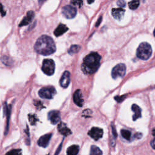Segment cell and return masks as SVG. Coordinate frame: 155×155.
I'll return each instance as SVG.
<instances>
[{"label": "cell", "instance_id": "obj_1", "mask_svg": "<svg viewBox=\"0 0 155 155\" xmlns=\"http://www.w3.org/2000/svg\"><path fill=\"white\" fill-rule=\"evenodd\" d=\"M34 49L38 53L44 56H48L55 52L56 46L50 37L42 35L37 39Z\"/></svg>", "mask_w": 155, "mask_h": 155}, {"label": "cell", "instance_id": "obj_2", "mask_svg": "<svg viewBox=\"0 0 155 155\" xmlns=\"http://www.w3.org/2000/svg\"><path fill=\"white\" fill-rule=\"evenodd\" d=\"M101 57L96 52H92L84 58L81 65L83 72L87 75L95 73L100 66Z\"/></svg>", "mask_w": 155, "mask_h": 155}, {"label": "cell", "instance_id": "obj_3", "mask_svg": "<svg viewBox=\"0 0 155 155\" xmlns=\"http://www.w3.org/2000/svg\"><path fill=\"white\" fill-rule=\"evenodd\" d=\"M152 49L151 46L147 42H142L138 47L136 52L137 57L143 60H148L151 55Z\"/></svg>", "mask_w": 155, "mask_h": 155}, {"label": "cell", "instance_id": "obj_4", "mask_svg": "<svg viewBox=\"0 0 155 155\" xmlns=\"http://www.w3.org/2000/svg\"><path fill=\"white\" fill-rule=\"evenodd\" d=\"M55 69V64L53 60L50 59H46L42 62V70L46 75L52 76L53 75Z\"/></svg>", "mask_w": 155, "mask_h": 155}, {"label": "cell", "instance_id": "obj_5", "mask_svg": "<svg viewBox=\"0 0 155 155\" xmlns=\"http://www.w3.org/2000/svg\"><path fill=\"white\" fill-rule=\"evenodd\" d=\"M56 93L57 91L53 87H43L39 90L38 92V95L41 98L47 99H52Z\"/></svg>", "mask_w": 155, "mask_h": 155}, {"label": "cell", "instance_id": "obj_6", "mask_svg": "<svg viewBox=\"0 0 155 155\" xmlns=\"http://www.w3.org/2000/svg\"><path fill=\"white\" fill-rule=\"evenodd\" d=\"M126 72V67L124 64H119L113 69L112 76L113 79H117L118 78H123Z\"/></svg>", "mask_w": 155, "mask_h": 155}, {"label": "cell", "instance_id": "obj_7", "mask_svg": "<svg viewBox=\"0 0 155 155\" xmlns=\"http://www.w3.org/2000/svg\"><path fill=\"white\" fill-rule=\"evenodd\" d=\"M62 13L66 18L72 19L76 16L77 10L73 6L67 5L62 7Z\"/></svg>", "mask_w": 155, "mask_h": 155}, {"label": "cell", "instance_id": "obj_8", "mask_svg": "<svg viewBox=\"0 0 155 155\" xmlns=\"http://www.w3.org/2000/svg\"><path fill=\"white\" fill-rule=\"evenodd\" d=\"M89 135L95 141H98L103 136V130L98 127H93L88 133Z\"/></svg>", "mask_w": 155, "mask_h": 155}, {"label": "cell", "instance_id": "obj_9", "mask_svg": "<svg viewBox=\"0 0 155 155\" xmlns=\"http://www.w3.org/2000/svg\"><path fill=\"white\" fill-rule=\"evenodd\" d=\"M48 119L52 124H57L61 121L60 112L57 110H53L48 113Z\"/></svg>", "mask_w": 155, "mask_h": 155}, {"label": "cell", "instance_id": "obj_10", "mask_svg": "<svg viewBox=\"0 0 155 155\" xmlns=\"http://www.w3.org/2000/svg\"><path fill=\"white\" fill-rule=\"evenodd\" d=\"M52 136V133H48L42 136L38 141V145L39 147L46 148L49 146V144L50 142Z\"/></svg>", "mask_w": 155, "mask_h": 155}, {"label": "cell", "instance_id": "obj_11", "mask_svg": "<svg viewBox=\"0 0 155 155\" xmlns=\"http://www.w3.org/2000/svg\"><path fill=\"white\" fill-rule=\"evenodd\" d=\"M70 81V74L69 71H65L64 72L60 80V85L63 88H67Z\"/></svg>", "mask_w": 155, "mask_h": 155}, {"label": "cell", "instance_id": "obj_12", "mask_svg": "<svg viewBox=\"0 0 155 155\" xmlns=\"http://www.w3.org/2000/svg\"><path fill=\"white\" fill-rule=\"evenodd\" d=\"M34 17H35L34 12H33V11H29V12H27L26 16L21 21V23L19 24V26L22 27L29 24L33 20V19H34Z\"/></svg>", "mask_w": 155, "mask_h": 155}, {"label": "cell", "instance_id": "obj_13", "mask_svg": "<svg viewBox=\"0 0 155 155\" xmlns=\"http://www.w3.org/2000/svg\"><path fill=\"white\" fill-rule=\"evenodd\" d=\"M74 103L79 107H82L84 104V99L83 98L82 93L80 90H77L73 95Z\"/></svg>", "mask_w": 155, "mask_h": 155}, {"label": "cell", "instance_id": "obj_14", "mask_svg": "<svg viewBox=\"0 0 155 155\" xmlns=\"http://www.w3.org/2000/svg\"><path fill=\"white\" fill-rule=\"evenodd\" d=\"M58 130L60 133L65 136H69L72 134L71 130L67 127L66 124L64 123H60L58 126Z\"/></svg>", "mask_w": 155, "mask_h": 155}, {"label": "cell", "instance_id": "obj_15", "mask_svg": "<svg viewBox=\"0 0 155 155\" xmlns=\"http://www.w3.org/2000/svg\"><path fill=\"white\" fill-rule=\"evenodd\" d=\"M11 106H8L7 105V103H5L4 105V114L7 116V124L6 127V130L4 134L6 135L7 134V132L9 130V119L10 116V112H11Z\"/></svg>", "mask_w": 155, "mask_h": 155}, {"label": "cell", "instance_id": "obj_16", "mask_svg": "<svg viewBox=\"0 0 155 155\" xmlns=\"http://www.w3.org/2000/svg\"><path fill=\"white\" fill-rule=\"evenodd\" d=\"M112 15L113 17L118 20H121L123 18L125 13V10L122 8H118V9H113L112 11Z\"/></svg>", "mask_w": 155, "mask_h": 155}, {"label": "cell", "instance_id": "obj_17", "mask_svg": "<svg viewBox=\"0 0 155 155\" xmlns=\"http://www.w3.org/2000/svg\"><path fill=\"white\" fill-rule=\"evenodd\" d=\"M69 30L68 27L64 24H60L57 28L54 31V35L56 37H60L64 33H65Z\"/></svg>", "mask_w": 155, "mask_h": 155}, {"label": "cell", "instance_id": "obj_18", "mask_svg": "<svg viewBox=\"0 0 155 155\" xmlns=\"http://www.w3.org/2000/svg\"><path fill=\"white\" fill-rule=\"evenodd\" d=\"M131 110L134 112V115L133 116V120L134 121L141 117V109L138 105L133 104L131 107Z\"/></svg>", "mask_w": 155, "mask_h": 155}, {"label": "cell", "instance_id": "obj_19", "mask_svg": "<svg viewBox=\"0 0 155 155\" xmlns=\"http://www.w3.org/2000/svg\"><path fill=\"white\" fill-rule=\"evenodd\" d=\"M80 147L77 145H73L67 150V155H77L78 154Z\"/></svg>", "mask_w": 155, "mask_h": 155}, {"label": "cell", "instance_id": "obj_20", "mask_svg": "<svg viewBox=\"0 0 155 155\" xmlns=\"http://www.w3.org/2000/svg\"><path fill=\"white\" fill-rule=\"evenodd\" d=\"M90 155H103V151L97 146H92L90 149Z\"/></svg>", "mask_w": 155, "mask_h": 155}, {"label": "cell", "instance_id": "obj_21", "mask_svg": "<svg viewBox=\"0 0 155 155\" xmlns=\"http://www.w3.org/2000/svg\"><path fill=\"white\" fill-rule=\"evenodd\" d=\"M121 133L122 136H123L126 140H130L131 139V133L129 130H122L121 131Z\"/></svg>", "mask_w": 155, "mask_h": 155}, {"label": "cell", "instance_id": "obj_22", "mask_svg": "<svg viewBox=\"0 0 155 155\" xmlns=\"http://www.w3.org/2000/svg\"><path fill=\"white\" fill-rule=\"evenodd\" d=\"M80 49H81V47L78 45H73L70 47V48L68 50V52L70 55H73L75 53L78 52Z\"/></svg>", "mask_w": 155, "mask_h": 155}, {"label": "cell", "instance_id": "obj_23", "mask_svg": "<svg viewBox=\"0 0 155 155\" xmlns=\"http://www.w3.org/2000/svg\"><path fill=\"white\" fill-rule=\"evenodd\" d=\"M139 4H140L139 1H132L128 3V6L130 9L135 10L139 7Z\"/></svg>", "mask_w": 155, "mask_h": 155}, {"label": "cell", "instance_id": "obj_24", "mask_svg": "<svg viewBox=\"0 0 155 155\" xmlns=\"http://www.w3.org/2000/svg\"><path fill=\"white\" fill-rule=\"evenodd\" d=\"M6 155H22V151L20 149H13L8 151Z\"/></svg>", "mask_w": 155, "mask_h": 155}, {"label": "cell", "instance_id": "obj_25", "mask_svg": "<svg viewBox=\"0 0 155 155\" xmlns=\"http://www.w3.org/2000/svg\"><path fill=\"white\" fill-rule=\"evenodd\" d=\"M29 119L31 125L35 124L36 122L38 121V119L36 118L35 115H29Z\"/></svg>", "mask_w": 155, "mask_h": 155}, {"label": "cell", "instance_id": "obj_26", "mask_svg": "<svg viewBox=\"0 0 155 155\" xmlns=\"http://www.w3.org/2000/svg\"><path fill=\"white\" fill-rule=\"evenodd\" d=\"M3 62L6 64V65H10V58L6 56H4L3 57H2V59H1Z\"/></svg>", "mask_w": 155, "mask_h": 155}, {"label": "cell", "instance_id": "obj_27", "mask_svg": "<svg viewBox=\"0 0 155 155\" xmlns=\"http://www.w3.org/2000/svg\"><path fill=\"white\" fill-rule=\"evenodd\" d=\"M117 4L121 8V7H123L126 6V2L124 1H122V0H120V1H118L117 2Z\"/></svg>", "mask_w": 155, "mask_h": 155}, {"label": "cell", "instance_id": "obj_28", "mask_svg": "<svg viewBox=\"0 0 155 155\" xmlns=\"http://www.w3.org/2000/svg\"><path fill=\"white\" fill-rule=\"evenodd\" d=\"M71 3L73 4L74 6H78L80 7H81V6L83 4V1H71Z\"/></svg>", "mask_w": 155, "mask_h": 155}, {"label": "cell", "instance_id": "obj_29", "mask_svg": "<svg viewBox=\"0 0 155 155\" xmlns=\"http://www.w3.org/2000/svg\"><path fill=\"white\" fill-rule=\"evenodd\" d=\"M124 98H125V96H116L115 99L118 103H121V101H123Z\"/></svg>", "mask_w": 155, "mask_h": 155}, {"label": "cell", "instance_id": "obj_30", "mask_svg": "<svg viewBox=\"0 0 155 155\" xmlns=\"http://www.w3.org/2000/svg\"><path fill=\"white\" fill-rule=\"evenodd\" d=\"M62 142H61V144L60 145L59 147L57 149V150L56 152H55V155H58V154H59L60 152V151H61V149H62Z\"/></svg>", "mask_w": 155, "mask_h": 155}, {"label": "cell", "instance_id": "obj_31", "mask_svg": "<svg viewBox=\"0 0 155 155\" xmlns=\"http://www.w3.org/2000/svg\"><path fill=\"white\" fill-rule=\"evenodd\" d=\"M0 13L2 14L3 16L6 15V12L4 11L3 7V6H2V4L1 3H0Z\"/></svg>", "mask_w": 155, "mask_h": 155}, {"label": "cell", "instance_id": "obj_32", "mask_svg": "<svg viewBox=\"0 0 155 155\" xmlns=\"http://www.w3.org/2000/svg\"><path fill=\"white\" fill-rule=\"evenodd\" d=\"M150 145H151V147H152L153 149L155 150V137H154V138L151 141Z\"/></svg>", "mask_w": 155, "mask_h": 155}, {"label": "cell", "instance_id": "obj_33", "mask_svg": "<svg viewBox=\"0 0 155 155\" xmlns=\"http://www.w3.org/2000/svg\"><path fill=\"white\" fill-rule=\"evenodd\" d=\"M112 132H113V134L115 136V138H116L117 137V133L116 131V129L115 128V127L112 126Z\"/></svg>", "mask_w": 155, "mask_h": 155}, {"label": "cell", "instance_id": "obj_34", "mask_svg": "<svg viewBox=\"0 0 155 155\" xmlns=\"http://www.w3.org/2000/svg\"><path fill=\"white\" fill-rule=\"evenodd\" d=\"M142 136V135L141 133H137L135 135V137L137 139H141Z\"/></svg>", "mask_w": 155, "mask_h": 155}, {"label": "cell", "instance_id": "obj_35", "mask_svg": "<svg viewBox=\"0 0 155 155\" xmlns=\"http://www.w3.org/2000/svg\"><path fill=\"white\" fill-rule=\"evenodd\" d=\"M101 21H102V17H100V18H99L98 19V21H97V23H96V27L98 26L99 25V24L101 23Z\"/></svg>", "mask_w": 155, "mask_h": 155}, {"label": "cell", "instance_id": "obj_36", "mask_svg": "<svg viewBox=\"0 0 155 155\" xmlns=\"http://www.w3.org/2000/svg\"><path fill=\"white\" fill-rule=\"evenodd\" d=\"M93 2H94V1H87V3H89V4H91V3H93Z\"/></svg>", "mask_w": 155, "mask_h": 155}, {"label": "cell", "instance_id": "obj_37", "mask_svg": "<svg viewBox=\"0 0 155 155\" xmlns=\"http://www.w3.org/2000/svg\"><path fill=\"white\" fill-rule=\"evenodd\" d=\"M153 34H154V36L155 37V29H154V32H153Z\"/></svg>", "mask_w": 155, "mask_h": 155}]
</instances>
